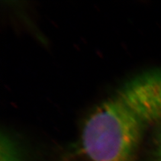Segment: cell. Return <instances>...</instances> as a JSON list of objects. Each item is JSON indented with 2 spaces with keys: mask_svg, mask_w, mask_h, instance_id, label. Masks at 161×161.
Wrapping results in <instances>:
<instances>
[{
  "mask_svg": "<svg viewBox=\"0 0 161 161\" xmlns=\"http://www.w3.org/2000/svg\"><path fill=\"white\" fill-rule=\"evenodd\" d=\"M147 127L115 92L85 118L80 134V154L85 161H138Z\"/></svg>",
  "mask_w": 161,
  "mask_h": 161,
  "instance_id": "cell-1",
  "label": "cell"
},
{
  "mask_svg": "<svg viewBox=\"0 0 161 161\" xmlns=\"http://www.w3.org/2000/svg\"><path fill=\"white\" fill-rule=\"evenodd\" d=\"M116 92L147 126L161 119V70L137 75Z\"/></svg>",
  "mask_w": 161,
  "mask_h": 161,
  "instance_id": "cell-2",
  "label": "cell"
},
{
  "mask_svg": "<svg viewBox=\"0 0 161 161\" xmlns=\"http://www.w3.org/2000/svg\"><path fill=\"white\" fill-rule=\"evenodd\" d=\"M0 161H31L22 144L5 131L0 138Z\"/></svg>",
  "mask_w": 161,
  "mask_h": 161,
  "instance_id": "cell-3",
  "label": "cell"
},
{
  "mask_svg": "<svg viewBox=\"0 0 161 161\" xmlns=\"http://www.w3.org/2000/svg\"><path fill=\"white\" fill-rule=\"evenodd\" d=\"M151 161H161V127L154 134L151 152Z\"/></svg>",
  "mask_w": 161,
  "mask_h": 161,
  "instance_id": "cell-4",
  "label": "cell"
}]
</instances>
